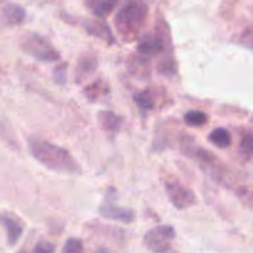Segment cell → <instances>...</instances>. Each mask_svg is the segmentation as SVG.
Listing matches in <instances>:
<instances>
[{
    "mask_svg": "<svg viewBox=\"0 0 253 253\" xmlns=\"http://www.w3.org/2000/svg\"><path fill=\"white\" fill-rule=\"evenodd\" d=\"M29 148L35 160L48 169L67 174H79L82 172L76 158L61 146L41 138H31L29 141Z\"/></svg>",
    "mask_w": 253,
    "mask_h": 253,
    "instance_id": "obj_1",
    "label": "cell"
},
{
    "mask_svg": "<svg viewBox=\"0 0 253 253\" xmlns=\"http://www.w3.org/2000/svg\"><path fill=\"white\" fill-rule=\"evenodd\" d=\"M148 6L145 0H128L115 15V25L124 37L137 34L147 17Z\"/></svg>",
    "mask_w": 253,
    "mask_h": 253,
    "instance_id": "obj_2",
    "label": "cell"
},
{
    "mask_svg": "<svg viewBox=\"0 0 253 253\" xmlns=\"http://www.w3.org/2000/svg\"><path fill=\"white\" fill-rule=\"evenodd\" d=\"M22 49L32 58L40 62L52 63L59 59V52L53 47V44L39 34L27 35L26 39L21 43Z\"/></svg>",
    "mask_w": 253,
    "mask_h": 253,
    "instance_id": "obj_3",
    "label": "cell"
},
{
    "mask_svg": "<svg viewBox=\"0 0 253 253\" xmlns=\"http://www.w3.org/2000/svg\"><path fill=\"white\" fill-rule=\"evenodd\" d=\"M175 231L172 226L160 225L151 229L145 235V246L152 252H167L170 250V242L174 240Z\"/></svg>",
    "mask_w": 253,
    "mask_h": 253,
    "instance_id": "obj_4",
    "label": "cell"
},
{
    "mask_svg": "<svg viewBox=\"0 0 253 253\" xmlns=\"http://www.w3.org/2000/svg\"><path fill=\"white\" fill-rule=\"evenodd\" d=\"M166 190L169 200L177 209H187L197 203L194 193L189 188L184 187L179 182H167Z\"/></svg>",
    "mask_w": 253,
    "mask_h": 253,
    "instance_id": "obj_5",
    "label": "cell"
},
{
    "mask_svg": "<svg viewBox=\"0 0 253 253\" xmlns=\"http://www.w3.org/2000/svg\"><path fill=\"white\" fill-rule=\"evenodd\" d=\"M100 215L105 219L115 220V221H121L124 224H130L135 220V212L132 209L128 208H123L115 205V203L111 199V194H106L103 204L100 205Z\"/></svg>",
    "mask_w": 253,
    "mask_h": 253,
    "instance_id": "obj_6",
    "label": "cell"
},
{
    "mask_svg": "<svg viewBox=\"0 0 253 253\" xmlns=\"http://www.w3.org/2000/svg\"><path fill=\"white\" fill-rule=\"evenodd\" d=\"M165 39L160 36L157 32H151V34L146 35V36H143L140 40L137 46V52L140 56L153 57L165 51Z\"/></svg>",
    "mask_w": 253,
    "mask_h": 253,
    "instance_id": "obj_7",
    "label": "cell"
},
{
    "mask_svg": "<svg viewBox=\"0 0 253 253\" xmlns=\"http://www.w3.org/2000/svg\"><path fill=\"white\" fill-rule=\"evenodd\" d=\"M98 119L101 127L110 132H116L118 130H120L121 125H123V118L116 115L113 111H100Z\"/></svg>",
    "mask_w": 253,
    "mask_h": 253,
    "instance_id": "obj_8",
    "label": "cell"
},
{
    "mask_svg": "<svg viewBox=\"0 0 253 253\" xmlns=\"http://www.w3.org/2000/svg\"><path fill=\"white\" fill-rule=\"evenodd\" d=\"M2 17L9 25L21 24L26 17V11L22 6L17 4H9L2 10Z\"/></svg>",
    "mask_w": 253,
    "mask_h": 253,
    "instance_id": "obj_9",
    "label": "cell"
},
{
    "mask_svg": "<svg viewBox=\"0 0 253 253\" xmlns=\"http://www.w3.org/2000/svg\"><path fill=\"white\" fill-rule=\"evenodd\" d=\"M0 221L2 222L5 227H6V232H7V242L9 245H15L19 239L21 237L22 234V226L16 221L15 219L10 216H2L0 217Z\"/></svg>",
    "mask_w": 253,
    "mask_h": 253,
    "instance_id": "obj_10",
    "label": "cell"
},
{
    "mask_svg": "<svg viewBox=\"0 0 253 253\" xmlns=\"http://www.w3.org/2000/svg\"><path fill=\"white\" fill-rule=\"evenodd\" d=\"M86 31L93 36L99 37V39L104 40L106 42H113V34H111L110 29L106 26V24L100 21H88L85 24Z\"/></svg>",
    "mask_w": 253,
    "mask_h": 253,
    "instance_id": "obj_11",
    "label": "cell"
},
{
    "mask_svg": "<svg viewBox=\"0 0 253 253\" xmlns=\"http://www.w3.org/2000/svg\"><path fill=\"white\" fill-rule=\"evenodd\" d=\"M209 141L219 148H226L231 145L230 132L224 127H217L212 130L209 135Z\"/></svg>",
    "mask_w": 253,
    "mask_h": 253,
    "instance_id": "obj_12",
    "label": "cell"
},
{
    "mask_svg": "<svg viewBox=\"0 0 253 253\" xmlns=\"http://www.w3.org/2000/svg\"><path fill=\"white\" fill-rule=\"evenodd\" d=\"M118 4V0H91L90 9L96 16H105Z\"/></svg>",
    "mask_w": 253,
    "mask_h": 253,
    "instance_id": "obj_13",
    "label": "cell"
},
{
    "mask_svg": "<svg viewBox=\"0 0 253 253\" xmlns=\"http://www.w3.org/2000/svg\"><path fill=\"white\" fill-rule=\"evenodd\" d=\"M96 68V59L91 56H83L78 62V74L79 77L84 78V77L89 76L93 73Z\"/></svg>",
    "mask_w": 253,
    "mask_h": 253,
    "instance_id": "obj_14",
    "label": "cell"
},
{
    "mask_svg": "<svg viewBox=\"0 0 253 253\" xmlns=\"http://www.w3.org/2000/svg\"><path fill=\"white\" fill-rule=\"evenodd\" d=\"M184 120L189 126H203L208 121V116L203 111L190 110L184 115Z\"/></svg>",
    "mask_w": 253,
    "mask_h": 253,
    "instance_id": "obj_15",
    "label": "cell"
},
{
    "mask_svg": "<svg viewBox=\"0 0 253 253\" xmlns=\"http://www.w3.org/2000/svg\"><path fill=\"white\" fill-rule=\"evenodd\" d=\"M135 101L138 105V108L142 109V110H150V109H152L155 106V99H153V96L147 90L136 93Z\"/></svg>",
    "mask_w": 253,
    "mask_h": 253,
    "instance_id": "obj_16",
    "label": "cell"
},
{
    "mask_svg": "<svg viewBox=\"0 0 253 253\" xmlns=\"http://www.w3.org/2000/svg\"><path fill=\"white\" fill-rule=\"evenodd\" d=\"M62 250H63V252H69V253L82 252L83 251V244H82L81 240L78 239H69L67 240Z\"/></svg>",
    "mask_w": 253,
    "mask_h": 253,
    "instance_id": "obj_17",
    "label": "cell"
},
{
    "mask_svg": "<svg viewBox=\"0 0 253 253\" xmlns=\"http://www.w3.org/2000/svg\"><path fill=\"white\" fill-rule=\"evenodd\" d=\"M240 147L244 151L246 155H252L253 156V132H249L242 137L241 143H240Z\"/></svg>",
    "mask_w": 253,
    "mask_h": 253,
    "instance_id": "obj_18",
    "label": "cell"
},
{
    "mask_svg": "<svg viewBox=\"0 0 253 253\" xmlns=\"http://www.w3.org/2000/svg\"><path fill=\"white\" fill-rule=\"evenodd\" d=\"M53 79L57 84L63 85L67 81V68L66 64H61V66L56 67L53 71Z\"/></svg>",
    "mask_w": 253,
    "mask_h": 253,
    "instance_id": "obj_19",
    "label": "cell"
},
{
    "mask_svg": "<svg viewBox=\"0 0 253 253\" xmlns=\"http://www.w3.org/2000/svg\"><path fill=\"white\" fill-rule=\"evenodd\" d=\"M54 250H56V247L53 246L52 244H49V242H39V244L35 246L34 251L35 252H53Z\"/></svg>",
    "mask_w": 253,
    "mask_h": 253,
    "instance_id": "obj_20",
    "label": "cell"
},
{
    "mask_svg": "<svg viewBox=\"0 0 253 253\" xmlns=\"http://www.w3.org/2000/svg\"><path fill=\"white\" fill-rule=\"evenodd\" d=\"M252 39H253V35H252ZM246 44H251V46H253V41L252 42H249V43H246Z\"/></svg>",
    "mask_w": 253,
    "mask_h": 253,
    "instance_id": "obj_21",
    "label": "cell"
},
{
    "mask_svg": "<svg viewBox=\"0 0 253 253\" xmlns=\"http://www.w3.org/2000/svg\"><path fill=\"white\" fill-rule=\"evenodd\" d=\"M1 1H4V0H0V2H1Z\"/></svg>",
    "mask_w": 253,
    "mask_h": 253,
    "instance_id": "obj_22",
    "label": "cell"
}]
</instances>
